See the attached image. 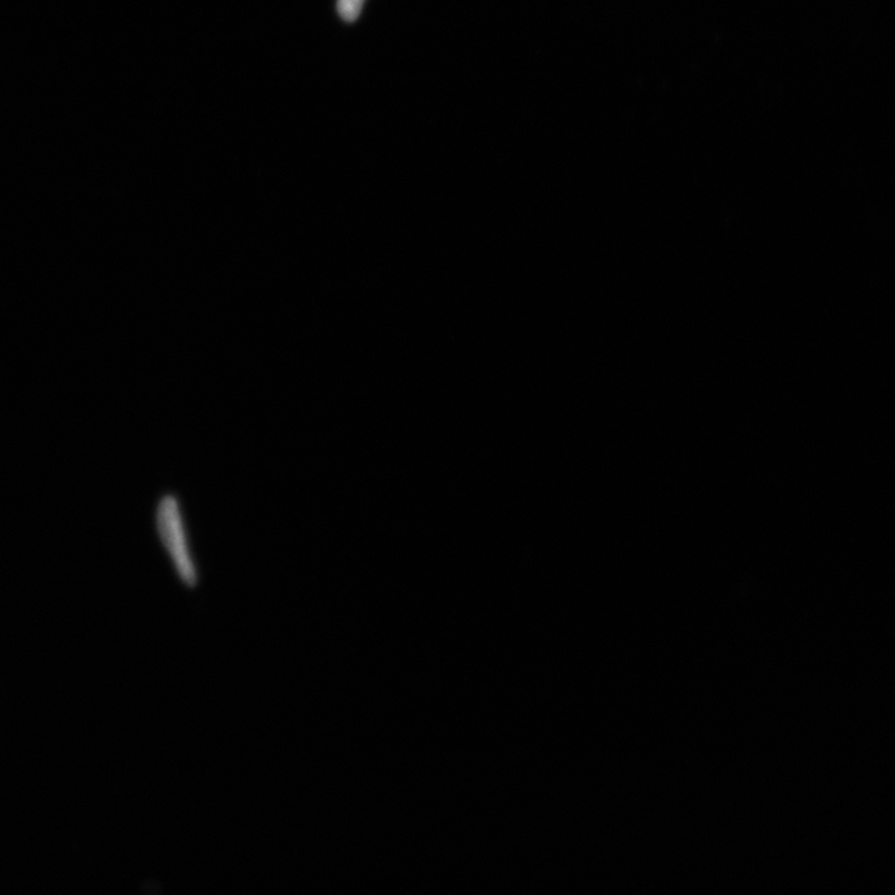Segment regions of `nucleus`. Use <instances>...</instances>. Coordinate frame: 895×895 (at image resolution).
<instances>
[{"label": "nucleus", "mask_w": 895, "mask_h": 895, "mask_svg": "<svg viewBox=\"0 0 895 895\" xmlns=\"http://www.w3.org/2000/svg\"><path fill=\"white\" fill-rule=\"evenodd\" d=\"M156 530L162 547L187 587H197L200 571L187 528L181 501L172 494L159 499L155 513Z\"/></svg>", "instance_id": "nucleus-1"}, {"label": "nucleus", "mask_w": 895, "mask_h": 895, "mask_svg": "<svg viewBox=\"0 0 895 895\" xmlns=\"http://www.w3.org/2000/svg\"><path fill=\"white\" fill-rule=\"evenodd\" d=\"M365 0H338L337 11L346 22H355L360 16Z\"/></svg>", "instance_id": "nucleus-2"}]
</instances>
